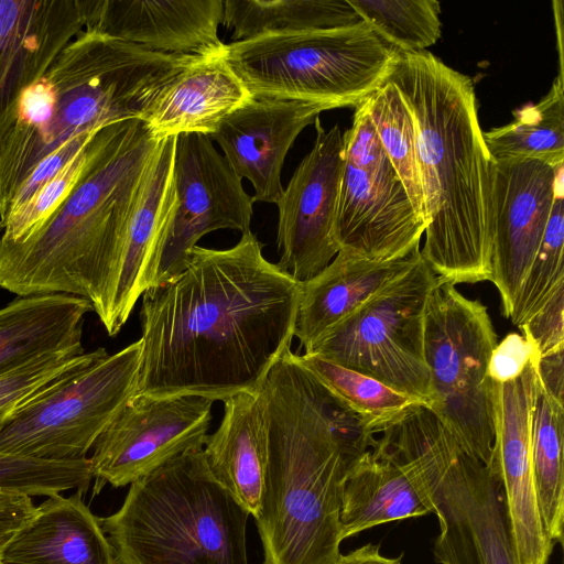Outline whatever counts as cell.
Instances as JSON below:
<instances>
[{
  "mask_svg": "<svg viewBox=\"0 0 564 564\" xmlns=\"http://www.w3.org/2000/svg\"><path fill=\"white\" fill-rule=\"evenodd\" d=\"M203 58L151 52L80 31L23 94L0 142V225L40 162L78 134L142 120L162 88Z\"/></svg>",
  "mask_w": 564,
  "mask_h": 564,
  "instance_id": "5b68a950",
  "label": "cell"
},
{
  "mask_svg": "<svg viewBox=\"0 0 564 564\" xmlns=\"http://www.w3.org/2000/svg\"><path fill=\"white\" fill-rule=\"evenodd\" d=\"M1 564V563H0Z\"/></svg>",
  "mask_w": 564,
  "mask_h": 564,
  "instance_id": "ee69618b",
  "label": "cell"
},
{
  "mask_svg": "<svg viewBox=\"0 0 564 564\" xmlns=\"http://www.w3.org/2000/svg\"><path fill=\"white\" fill-rule=\"evenodd\" d=\"M316 138L275 204L279 209L276 265L299 282L324 270L338 253L334 226L344 166V133L325 130Z\"/></svg>",
  "mask_w": 564,
  "mask_h": 564,
  "instance_id": "9a60e30c",
  "label": "cell"
},
{
  "mask_svg": "<svg viewBox=\"0 0 564 564\" xmlns=\"http://www.w3.org/2000/svg\"><path fill=\"white\" fill-rule=\"evenodd\" d=\"M362 22L399 53L425 51L442 34L436 0H348Z\"/></svg>",
  "mask_w": 564,
  "mask_h": 564,
  "instance_id": "1f68e13d",
  "label": "cell"
},
{
  "mask_svg": "<svg viewBox=\"0 0 564 564\" xmlns=\"http://www.w3.org/2000/svg\"><path fill=\"white\" fill-rule=\"evenodd\" d=\"M538 356L535 347L529 339L518 333H510L492 349L488 362V376L496 384L512 381Z\"/></svg>",
  "mask_w": 564,
  "mask_h": 564,
  "instance_id": "f35d334b",
  "label": "cell"
},
{
  "mask_svg": "<svg viewBox=\"0 0 564 564\" xmlns=\"http://www.w3.org/2000/svg\"><path fill=\"white\" fill-rule=\"evenodd\" d=\"M361 105L414 210L425 223V199L417 162L416 133L406 104L397 87L388 79Z\"/></svg>",
  "mask_w": 564,
  "mask_h": 564,
  "instance_id": "4dcf8cb0",
  "label": "cell"
},
{
  "mask_svg": "<svg viewBox=\"0 0 564 564\" xmlns=\"http://www.w3.org/2000/svg\"><path fill=\"white\" fill-rule=\"evenodd\" d=\"M361 19L348 0H226L221 24L234 42L265 34L355 25Z\"/></svg>",
  "mask_w": 564,
  "mask_h": 564,
  "instance_id": "83f0119b",
  "label": "cell"
},
{
  "mask_svg": "<svg viewBox=\"0 0 564 564\" xmlns=\"http://www.w3.org/2000/svg\"><path fill=\"white\" fill-rule=\"evenodd\" d=\"M87 144L21 207L8 216L0 226L3 231L0 237L1 241L17 242L24 239L54 212L75 186L84 171Z\"/></svg>",
  "mask_w": 564,
  "mask_h": 564,
  "instance_id": "8d00e7d4",
  "label": "cell"
},
{
  "mask_svg": "<svg viewBox=\"0 0 564 564\" xmlns=\"http://www.w3.org/2000/svg\"><path fill=\"white\" fill-rule=\"evenodd\" d=\"M159 142L141 119L96 131L80 177L54 212L24 239L0 240V288L84 297L97 313Z\"/></svg>",
  "mask_w": 564,
  "mask_h": 564,
  "instance_id": "277c9868",
  "label": "cell"
},
{
  "mask_svg": "<svg viewBox=\"0 0 564 564\" xmlns=\"http://www.w3.org/2000/svg\"><path fill=\"white\" fill-rule=\"evenodd\" d=\"M430 512V492L417 467L376 435L371 449L347 470L343 480V540L382 523Z\"/></svg>",
  "mask_w": 564,
  "mask_h": 564,
  "instance_id": "7402d4cb",
  "label": "cell"
},
{
  "mask_svg": "<svg viewBox=\"0 0 564 564\" xmlns=\"http://www.w3.org/2000/svg\"><path fill=\"white\" fill-rule=\"evenodd\" d=\"M173 181L176 206L158 256L150 288L180 274L206 234L250 230L253 198L205 134L175 137ZM148 290V289H147Z\"/></svg>",
  "mask_w": 564,
  "mask_h": 564,
  "instance_id": "4fadbf2b",
  "label": "cell"
},
{
  "mask_svg": "<svg viewBox=\"0 0 564 564\" xmlns=\"http://www.w3.org/2000/svg\"><path fill=\"white\" fill-rule=\"evenodd\" d=\"M402 555L389 557L381 553L378 544L367 543L340 555L337 564H402Z\"/></svg>",
  "mask_w": 564,
  "mask_h": 564,
  "instance_id": "7bdbcfd3",
  "label": "cell"
},
{
  "mask_svg": "<svg viewBox=\"0 0 564 564\" xmlns=\"http://www.w3.org/2000/svg\"><path fill=\"white\" fill-rule=\"evenodd\" d=\"M344 142L334 226L339 251L389 261L420 249L426 225L414 210L361 104L355 108Z\"/></svg>",
  "mask_w": 564,
  "mask_h": 564,
  "instance_id": "7c38bea8",
  "label": "cell"
},
{
  "mask_svg": "<svg viewBox=\"0 0 564 564\" xmlns=\"http://www.w3.org/2000/svg\"><path fill=\"white\" fill-rule=\"evenodd\" d=\"M302 364L338 399L356 412L377 435L413 404L422 403L379 380L313 355H299Z\"/></svg>",
  "mask_w": 564,
  "mask_h": 564,
  "instance_id": "d6a6232c",
  "label": "cell"
},
{
  "mask_svg": "<svg viewBox=\"0 0 564 564\" xmlns=\"http://www.w3.org/2000/svg\"><path fill=\"white\" fill-rule=\"evenodd\" d=\"M213 401L195 395H133L99 435L89 458L94 495L131 485L170 459L203 448Z\"/></svg>",
  "mask_w": 564,
  "mask_h": 564,
  "instance_id": "5bb4252c",
  "label": "cell"
},
{
  "mask_svg": "<svg viewBox=\"0 0 564 564\" xmlns=\"http://www.w3.org/2000/svg\"><path fill=\"white\" fill-rule=\"evenodd\" d=\"M141 346L138 339L39 390L0 426V453L53 462L87 458L135 393Z\"/></svg>",
  "mask_w": 564,
  "mask_h": 564,
  "instance_id": "30bf717a",
  "label": "cell"
},
{
  "mask_svg": "<svg viewBox=\"0 0 564 564\" xmlns=\"http://www.w3.org/2000/svg\"><path fill=\"white\" fill-rule=\"evenodd\" d=\"M30 496L0 492V552L12 535L34 514Z\"/></svg>",
  "mask_w": 564,
  "mask_h": 564,
  "instance_id": "60d3db41",
  "label": "cell"
},
{
  "mask_svg": "<svg viewBox=\"0 0 564 564\" xmlns=\"http://www.w3.org/2000/svg\"><path fill=\"white\" fill-rule=\"evenodd\" d=\"M563 167L536 160L495 163L490 281L499 292L506 317L512 314L541 243Z\"/></svg>",
  "mask_w": 564,
  "mask_h": 564,
  "instance_id": "2e32d148",
  "label": "cell"
},
{
  "mask_svg": "<svg viewBox=\"0 0 564 564\" xmlns=\"http://www.w3.org/2000/svg\"><path fill=\"white\" fill-rule=\"evenodd\" d=\"M88 32L176 56L225 53L218 36L221 0H82Z\"/></svg>",
  "mask_w": 564,
  "mask_h": 564,
  "instance_id": "ac0fdd59",
  "label": "cell"
},
{
  "mask_svg": "<svg viewBox=\"0 0 564 564\" xmlns=\"http://www.w3.org/2000/svg\"><path fill=\"white\" fill-rule=\"evenodd\" d=\"M174 147L175 137L160 140L156 147L127 228L115 276L96 313L110 337L119 334L137 301L150 288L176 206Z\"/></svg>",
  "mask_w": 564,
  "mask_h": 564,
  "instance_id": "44dd1931",
  "label": "cell"
},
{
  "mask_svg": "<svg viewBox=\"0 0 564 564\" xmlns=\"http://www.w3.org/2000/svg\"><path fill=\"white\" fill-rule=\"evenodd\" d=\"M538 358L517 379L497 384L498 473L520 564H547L554 545L540 516L531 458V409Z\"/></svg>",
  "mask_w": 564,
  "mask_h": 564,
  "instance_id": "e0dca14e",
  "label": "cell"
},
{
  "mask_svg": "<svg viewBox=\"0 0 564 564\" xmlns=\"http://www.w3.org/2000/svg\"><path fill=\"white\" fill-rule=\"evenodd\" d=\"M381 437L417 467L426 484L440 529L433 545L437 563L520 564L498 475L466 453L429 406L408 408Z\"/></svg>",
  "mask_w": 564,
  "mask_h": 564,
  "instance_id": "52a82bcc",
  "label": "cell"
},
{
  "mask_svg": "<svg viewBox=\"0 0 564 564\" xmlns=\"http://www.w3.org/2000/svg\"><path fill=\"white\" fill-rule=\"evenodd\" d=\"M420 258V249L389 261H371L338 251L324 270L300 282L294 337L306 350Z\"/></svg>",
  "mask_w": 564,
  "mask_h": 564,
  "instance_id": "cb8c5ba5",
  "label": "cell"
},
{
  "mask_svg": "<svg viewBox=\"0 0 564 564\" xmlns=\"http://www.w3.org/2000/svg\"><path fill=\"white\" fill-rule=\"evenodd\" d=\"M249 516L197 448L133 481L99 520L119 564H248Z\"/></svg>",
  "mask_w": 564,
  "mask_h": 564,
  "instance_id": "8992f818",
  "label": "cell"
},
{
  "mask_svg": "<svg viewBox=\"0 0 564 564\" xmlns=\"http://www.w3.org/2000/svg\"><path fill=\"white\" fill-rule=\"evenodd\" d=\"M564 282L558 284L543 306L521 324L523 336L536 349L539 358L564 350Z\"/></svg>",
  "mask_w": 564,
  "mask_h": 564,
  "instance_id": "74e56055",
  "label": "cell"
},
{
  "mask_svg": "<svg viewBox=\"0 0 564 564\" xmlns=\"http://www.w3.org/2000/svg\"><path fill=\"white\" fill-rule=\"evenodd\" d=\"M335 109L322 102L252 97L229 113L209 137L225 160L254 188L253 202L276 204L283 193L284 159L301 131L319 113Z\"/></svg>",
  "mask_w": 564,
  "mask_h": 564,
  "instance_id": "ffe728a7",
  "label": "cell"
},
{
  "mask_svg": "<svg viewBox=\"0 0 564 564\" xmlns=\"http://www.w3.org/2000/svg\"><path fill=\"white\" fill-rule=\"evenodd\" d=\"M564 404L556 401L539 382L531 409V458L540 516L550 540L563 541Z\"/></svg>",
  "mask_w": 564,
  "mask_h": 564,
  "instance_id": "f546056e",
  "label": "cell"
},
{
  "mask_svg": "<svg viewBox=\"0 0 564 564\" xmlns=\"http://www.w3.org/2000/svg\"><path fill=\"white\" fill-rule=\"evenodd\" d=\"M248 230L228 249L196 246L185 269L141 295L134 395L224 401L258 394L291 349L300 282Z\"/></svg>",
  "mask_w": 564,
  "mask_h": 564,
  "instance_id": "6da1fadb",
  "label": "cell"
},
{
  "mask_svg": "<svg viewBox=\"0 0 564 564\" xmlns=\"http://www.w3.org/2000/svg\"><path fill=\"white\" fill-rule=\"evenodd\" d=\"M400 53L365 22L226 44L225 59L252 97L357 107L390 77Z\"/></svg>",
  "mask_w": 564,
  "mask_h": 564,
  "instance_id": "ba28073f",
  "label": "cell"
},
{
  "mask_svg": "<svg viewBox=\"0 0 564 564\" xmlns=\"http://www.w3.org/2000/svg\"><path fill=\"white\" fill-rule=\"evenodd\" d=\"M76 491L47 497L0 552L1 564H119L98 517Z\"/></svg>",
  "mask_w": 564,
  "mask_h": 564,
  "instance_id": "603a6c76",
  "label": "cell"
},
{
  "mask_svg": "<svg viewBox=\"0 0 564 564\" xmlns=\"http://www.w3.org/2000/svg\"><path fill=\"white\" fill-rule=\"evenodd\" d=\"M84 297L18 296L0 308V377L47 352L82 346Z\"/></svg>",
  "mask_w": 564,
  "mask_h": 564,
  "instance_id": "4316f807",
  "label": "cell"
},
{
  "mask_svg": "<svg viewBox=\"0 0 564 564\" xmlns=\"http://www.w3.org/2000/svg\"><path fill=\"white\" fill-rule=\"evenodd\" d=\"M487 306L455 285L436 283L425 319L424 351L430 371L429 406L463 449L498 475L497 384L488 362L497 345Z\"/></svg>",
  "mask_w": 564,
  "mask_h": 564,
  "instance_id": "9c48e42d",
  "label": "cell"
},
{
  "mask_svg": "<svg viewBox=\"0 0 564 564\" xmlns=\"http://www.w3.org/2000/svg\"><path fill=\"white\" fill-rule=\"evenodd\" d=\"M389 80L415 127L425 199L422 258L438 282L490 281L495 162L470 77L421 51L400 53Z\"/></svg>",
  "mask_w": 564,
  "mask_h": 564,
  "instance_id": "3957f363",
  "label": "cell"
},
{
  "mask_svg": "<svg viewBox=\"0 0 564 564\" xmlns=\"http://www.w3.org/2000/svg\"><path fill=\"white\" fill-rule=\"evenodd\" d=\"M495 163L536 160L564 164V76L557 74L549 93L514 113V120L484 133Z\"/></svg>",
  "mask_w": 564,
  "mask_h": 564,
  "instance_id": "f1b7e54d",
  "label": "cell"
},
{
  "mask_svg": "<svg viewBox=\"0 0 564 564\" xmlns=\"http://www.w3.org/2000/svg\"><path fill=\"white\" fill-rule=\"evenodd\" d=\"M95 133L96 131L78 134L40 162L17 192L8 216L21 207L41 186L75 158L86 147Z\"/></svg>",
  "mask_w": 564,
  "mask_h": 564,
  "instance_id": "ab89813d",
  "label": "cell"
},
{
  "mask_svg": "<svg viewBox=\"0 0 564 564\" xmlns=\"http://www.w3.org/2000/svg\"><path fill=\"white\" fill-rule=\"evenodd\" d=\"M84 28L82 0H0V142L23 94Z\"/></svg>",
  "mask_w": 564,
  "mask_h": 564,
  "instance_id": "d6986e66",
  "label": "cell"
},
{
  "mask_svg": "<svg viewBox=\"0 0 564 564\" xmlns=\"http://www.w3.org/2000/svg\"><path fill=\"white\" fill-rule=\"evenodd\" d=\"M224 402L218 429L203 447L214 478L257 517L265 474V435L258 394L239 393Z\"/></svg>",
  "mask_w": 564,
  "mask_h": 564,
  "instance_id": "484cf974",
  "label": "cell"
},
{
  "mask_svg": "<svg viewBox=\"0 0 564 564\" xmlns=\"http://www.w3.org/2000/svg\"><path fill=\"white\" fill-rule=\"evenodd\" d=\"M437 279L421 258L398 279L317 339L304 354L372 377L427 405L424 335Z\"/></svg>",
  "mask_w": 564,
  "mask_h": 564,
  "instance_id": "8fae6325",
  "label": "cell"
},
{
  "mask_svg": "<svg viewBox=\"0 0 564 564\" xmlns=\"http://www.w3.org/2000/svg\"><path fill=\"white\" fill-rule=\"evenodd\" d=\"M536 378L541 386L560 403L564 404L563 351L535 360Z\"/></svg>",
  "mask_w": 564,
  "mask_h": 564,
  "instance_id": "b9f144b4",
  "label": "cell"
},
{
  "mask_svg": "<svg viewBox=\"0 0 564 564\" xmlns=\"http://www.w3.org/2000/svg\"><path fill=\"white\" fill-rule=\"evenodd\" d=\"M108 355L98 348L85 352L83 345L47 352L0 377V426L43 387L56 378Z\"/></svg>",
  "mask_w": 564,
  "mask_h": 564,
  "instance_id": "d590c367",
  "label": "cell"
},
{
  "mask_svg": "<svg viewBox=\"0 0 564 564\" xmlns=\"http://www.w3.org/2000/svg\"><path fill=\"white\" fill-rule=\"evenodd\" d=\"M251 98L224 53L197 61L176 75L142 120L156 140L184 133L210 137L229 113Z\"/></svg>",
  "mask_w": 564,
  "mask_h": 564,
  "instance_id": "d4e9b609",
  "label": "cell"
},
{
  "mask_svg": "<svg viewBox=\"0 0 564 564\" xmlns=\"http://www.w3.org/2000/svg\"><path fill=\"white\" fill-rule=\"evenodd\" d=\"M91 480L89 458L53 462L0 453V492L50 497L76 489L85 494Z\"/></svg>",
  "mask_w": 564,
  "mask_h": 564,
  "instance_id": "e575fe53",
  "label": "cell"
},
{
  "mask_svg": "<svg viewBox=\"0 0 564 564\" xmlns=\"http://www.w3.org/2000/svg\"><path fill=\"white\" fill-rule=\"evenodd\" d=\"M564 203L563 169L555 183V196L551 214L538 251L517 294L510 319L521 326L538 312L558 284L564 282Z\"/></svg>",
  "mask_w": 564,
  "mask_h": 564,
  "instance_id": "836d02e7",
  "label": "cell"
},
{
  "mask_svg": "<svg viewBox=\"0 0 564 564\" xmlns=\"http://www.w3.org/2000/svg\"><path fill=\"white\" fill-rule=\"evenodd\" d=\"M258 397L267 460L253 519L262 564H337L343 480L376 434L291 349L270 369Z\"/></svg>",
  "mask_w": 564,
  "mask_h": 564,
  "instance_id": "7a4b0ae2",
  "label": "cell"
}]
</instances>
